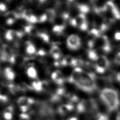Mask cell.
Wrapping results in <instances>:
<instances>
[{
	"instance_id": "cell-1",
	"label": "cell",
	"mask_w": 120,
	"mask_h": 120,
	"mask_svg": "<svg viewBox=\"0 0 120 120\" xmlns=\"http://www.w3.org/2000/svg\"><path fill=\"white\" fill-rule=\"evenodd\" d=\"M72 79L80 88L87 92L93 93L97 90L96 76L92 73L86 72L77 68L74 70Z\"/></svg>"
},
{
	"instance_id": "cell-2",
	"label": "cell",
	"mask_w": 120,
	"mask_h": 120,
	"mask_svg": "<svg viewBox=\"0 0 120 120\" xmlns=\"http://www.w3.org/2000/svg\"><path fill=\"white\" fill-rule=\"evenodd\" d=\"M100 98L106 106L109 112H113L118 109L120 101L118 92L111 88L103 89L100 94Z\"/></svg>"
},
{
	"instance_id": "cell-3",
	"label": "cell",
	"mask_w": 120,
	"mask_h": 120,
	"mask_svg": "<svg viewBox=\"0 0 120 120\" xmlns=\"http://www.w3.org/2000/svg\"><path fill=\"white\" fill-rule=\"evenodd\" d=\"M95 46L100 48L106 52H109L111 50L108 38L105 35H101L94 41V47Z\"/></svg>"
},
{
	"instance_id": "cell-4",
	"label": "cell",
	"mask_w": 120,
	"mask_h": 120,
	"mask_svg": "<svg viewBox=\"0 0 120 120\" xmlns=\"http://www.w3.org/2000/svg\"><path fill=\"white\" fill-rule=\"evenodd\" d=\"M67 45L68 47L70 50H77L81 46V39L80 38L76 35H70L67 38Z\"/></svg>"
},
{
	"instance_id": "cell-5",
	"label": "cell",
	"mask_w": 120,
	"mask_h": 120,
	"mask_svg": "<svg viewBox=\"0 0 120 120\" xmlns=\"http://www.w3.org/2000/svg\"><path fill=\"white\" fill-rule=\"evenodd\" d=\"M96 61V65L98 66L102 67L105 69L108 68L109 66V61L107 58L104 55H101L98 56Z\"/></svg>"
},
{
	"instance_id": "cell-6",
	"label": "cell",
	"mask_w": 120,
	"mask_h": 120,
	"mask_svg": "<svg viewBox=\"0 0 120 120\" xmlns=\"http://www.w3.org/2000/svg\"><path fill=\"white\" fill-rule=\"evenodd\" d=\"M52 56L56 60L59 59L61 56V52L59 47L56 45L53 46L50 50Z\"/></svg>"
},
{
	"instance_id": "cell-7",
	"label": "cell",
	"mask_w": 120,
	"mask_h": 120,
	"mask_svg": "<svg viewBox=\"0 0 120 120\" xmlns=\"http://www.w3.org/2000/svg\"><path fill=\"white\" fill-rule=\"evenodd\" d=\"M19 34H20L19 32H16L11 30H7L5 33V38L8 41H11L13 40L15 37L16 36H18L20 35Z\"/></svg>"
},
{
	"instance_id": "cell-8",
	"label": "cell",
	"mask_w": 120,
	"mask_h": 120,
	"mask_svg": "<svg viewBox=\"0 0 120 120\" xmlns=\"http://www.w3.org/2000/svg\"><path fill=\"white\" fill-rule=\"evenodd\" d=\"M45 14L47 16V20H48L50 22L54 21L56 17V12L54 10L52 9H48L46 10Z\"/></svg>"
},
{
	"instance_id": "cell-9",
	"label": "cell",
	"mask_w": 120,
	"mask_h": 120,
	"mask_svg": "<svg viewBox=\"0 0 120 120\" xmlns=\"http://www.w3.org/2000/svg\"><path fill=\"white\" fill-rule=\"evenodd\" d=\"M36 49L35 46L30 42L27 43L26 47V52L28 54H33L36 53Z\"/></svg>"
},
{
	"instance_id": "cell-10",
	"label": "cell",
	"mask_w": 120,
	"mask_h": 120,
	"mask_svg": "<svg viewBox=\"0 0 120 120\" xmlns=\"http://www.w3.org/2000/svg\"><path fill=\"white\" fill-rule=\"evenodd\" d=\"M64 28L65 26L64 25H56L53 27L52 31L56 34H60L63 31Z\"/></svg>"
},
{
	"instance_id": "cell-11",
	"label": "cell",
	"mask_w": 120,
	"mask_h": 120,
	"mask_svg": "<svg viewBox=\"0 0 120 120\" xmlns=\"http://www.w3.org/2000/svg\"><path fill=\"white\" fill-rule=\"evenodd\" d=\"M79 10L83 14L88 13L90 11L89 7L85 4H79L77 6Z\"/></svg>"
},
{
	"instance_id": "cell-12",
	"label": "cell",
	"mask_w": 120,
	"mask_h": 120,
	"mask_svg": "<svg viewBox=\"0 0 120 120\" xmlns=\"http://www.w3.org/2000/svg\"><path fill=\"white\" fill-rule=\"evenodd\" d=\"M88 56L90 60L95 61H96L98 57V55L96 52L93 50H90L88 52Z\"/></svg>"
},
{
	"instance_id": "cell-13",
	"label": "cell",
	"mask_w": 120,
	"mask_h": 120,
	"mask_svg": "<svg viewBox=\"0 0 120 120\" xmlns=\"http://www.w3.org/2000/svg\"><path fill=\"white\" fill-rule=\"evenodd\" d=\"M25 19L28 22L30 23H36L38 21V18L35 15H30Z\"/></svg>"
},
{
	"instance_id": "cell-14",
	"label": "cell",
	"mask_w": 120,
	"mask_h": 120,
	"mask_svg": "<svg viewBox=\"0 0 120 120\" xmlns=\"http://www.w3.org/2000/svg\"><path fill=\"white\" fill-rule=\"evenodd\" d=\"M38 36L44 42H48L49 40V37L48 35L45 33H39L38 34Z\"/></svg>"
},
{
	"instance_id": "cell-15",
	"label": "cell",
	"mask_w": 120,
	"mask_h": 120,
	"mask_svg": "<svg viewBox=\"0 0 120 120\" xmlns=\"http://www.w3.org/2000/svg\"><path fill=\"white\" fill-rule=\"evenodd\" d=\"M27 73L30 76L35 77L36 75V71L34 68L31 67L28 69Z\"/></svg>"
},
{
	"instance_id": "cell-16",
	"label": "cell",
	"mask_w": 120,
	"mask_h": 120,
	"mask_svg": "<svg viewBox=\"0 0 120 120\" xmlns=\"http://www.w3.org/2000/svg\"><path fill=\"white\" fill-rule=\"evenodd\" d=\"M98 119H100L102 120H109L108 117L104 114H102V113H98Z\"/></svg>"
},
{
	"instance_id": "cell-17",
	"label": "cell",
	"mask_w": 120,
	"mask_h": 120,
	"mask_svg": "<svg viewBox=\"0 0 120 120\" xmlns=\"http://www.w3.org/2000/svg\"><path fill=\"white\" fill-rule=\"evenodd\" d=\"M46 20H47V17L46 14L45 13L40 16V17L38 19V22H45Z\"/></svg>"
},
{
	"instance_id": "cell-18",
	"label": "cell",
	"mask_w": 120,
	"mask_h": 120,
	"mask_svg": "<svg viewBox=\"0 0 120 120\" xmlns=\"http://www.w3.org/2000/svg\"><path fill=\"white\" fill-rule=\"evenodd\" d=\"M114 60L116 63L120 64V52H118L116 54V55L114 57Z\"/></svg>"
},
{
	"instance_id": "cell-19",
	"label": "cell",
	"mask_w": 120,
	"mask_h": 120,
	"mask_svg": "<svg viewBox=\"0 0 120 120\" xmlns=\"http://www.w3.org/2000/svg\"><path fill=\"white\" fill-rule=\"evenodd\" d=\"M105 69L104 68H103L102 67H99V66H98L97 65V67H96V71L98 73H103L105 72Z\"/></svg>"
},
{
	"instance_id": "cell-20",
	"label": "cell",
	"mask_w": 120,
	"mask_h": 120,
	"mask_svg": "<svg viewBox=\"0 0 120 120\" xmlns=\"http://www.w3.org/2000/svg\"><path fill=\"white\" fill-rule=\"evenodd\" d=\"M7 6L3 3H0V11L4 12L7 10Z\"/></svg>"
},
{
	"instance_id": "cell-21",
	"label": "cell",
	"mask_w": 120,
	"mask_h": 120,
	"mask_svg": "<svg viewBox=\"0 0 120 120\" xmlns=\"http://www.w3.org/2000/svg\"><path fill=\"white\" fill-rule=\"evenodd\" d=\"M70 24L73 26H74V27H76L77 26V23H76L75 18L71 19L70 21Z\"/></svg>"
},
{
	"instance_id": "cell-22",
	"label": "cell",
	"mask_w": 120,
	"mask_h": 120,
	"mask_svg": "<svg viewBox=\"0 0 120 120\" xmlns=\"http://www.w3.org/2000/svg\"><path fill=\"white\" fill-rule=\"evenodd\" d=\"M114 38L116 40H120V32H117L115 33Z\"/></svg>"
},
{
	"instance_id": "cell-23",
	"label": "cell",
	"mask_w": 120,
	"mask_h": 120,
	"mask_svg": "<svg viewBox=\"0 0 120 120\" xmlns=\"http://www.w3.org/2000/svg\"><path fill=\"white\" fill-rule=\"evenodd\" d=\"M9 25H11L14 22V20L12 18H8L6 22Z\"/></svg>"
},
{
	"instance_id": "cell-24",
	"label": "cell",
	"mask_w": 120,
	"mask_h": 120,
	"mask_svg": "<svg viewBox=\"0 0 120 120\" xmlns=\"http://www.w3.org/2000/svg\"><path fill=\"white\" fill-rule=\"evenodd\" d=\"M38 55H39L43 56V55H44L45 54V52L44 50H40L38 52Z\"/></svg>"
},
{
	"instance_id": "cell-25",
	"label": "cell",
	"mask_w": 120,
	"mask_h": 120,
	"mask_svg": "<svg viewBox=\"0 0 120 120\" xmlns=\"http://www.w3.org/2000/svg\"><path fill=\"white\" fill-rule=\"evenodd\" d=\"M117 79L120 82V72L117 75Z\"/></svg>"
},
{
	"instance_id": "cell-26",
	"label": "cell",
	"mask_w": 120,
	"mask_h": 120,
	"mask_svg": "<svg viewBox=\"0 0 120 120\" xmlns=\"http://www.w3.org/2000/svg\"><path fill=\"white\" fill-rule=\"evenodd\" d=\"M116 120H120V112H119L116 116Z\"/></svg>"
},
{
	"instance_id": "cell-27",
	"label": "cell",
	"mask_w": 120,
	"mask_h": 120,
	"mask_svg": "<svg viewBox=\"0 0 120 120\" xmlns=\"http://www.w3.org/2000/svg\"><path fill=\"white\" fill-rule=\"evenodd\" d=\"M2 58H3V54L1 53L0 52V60H2Z\"/></svg>"
},
{
	"instance_id": "cell-28",
	"label": "cell",
	"mask_w": 120,
	"mask_h": 120,
	"mask_svg": "<svg viewBox=\"0 0 120 120\" xmlns=\"http://www.w3.org/2000/svg\"><path fill=\"white\" fill-rule=\"evenodd\" d=\"M98 120H101V119H98Z\"/></svg>"
},
{
	"instance_id": "cell-29",
	"label": "cell",
	"mask_w": 120,
	"mask_h": 120,
	"mask_svg": "<svg viewBox=\"0 0 120 120\" xmlns=\"http://www.w3.org/2000/svg\"></svg>"
}]
</instances>
